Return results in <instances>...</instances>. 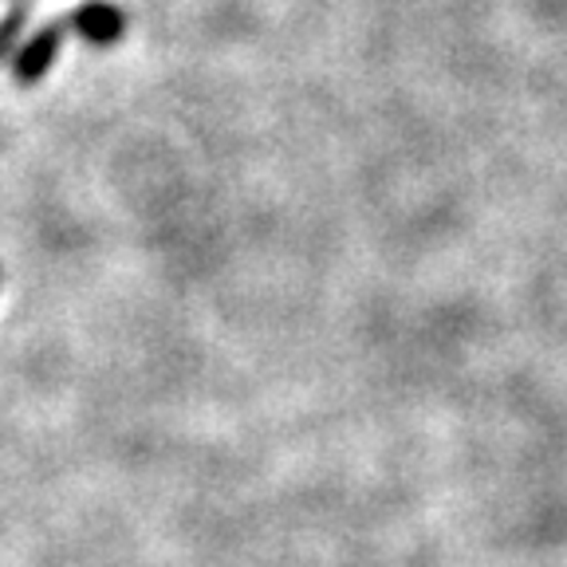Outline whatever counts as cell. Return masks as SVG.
Masks as SVG:
<instances>
[{
    "label": "cell",
    "instance_id": "cell-1",
    "mask_svg": "<svg viewBox=\"0 0 567 567\" xmlns=\"http://www.w3.org/2000/svg\"><path fill=\"white\" fill-rule=\"evenodd\" d=\"M63 32H68V24H63V20H55V24H44L40 32H32V40L20 48L17 63H12V75H17V83L44 80L48 68L55 63V52H60V44H63Z\"/></svg>",
    "mask_w": 567,
    "mask_h": 567
},
{
    "label": "cell",
    "instance_id": "cell-2",
    "mask_svg": "<svg viewBox=\"0 0 567 567\" xmlns=\"http://www.w3.org/2000/svg\"><path fill=\"white\" fill-rule=\"evenodd\" d=\"M63 24L71 28V32H80L87 44H99V48H106V44H115L118 35H123V28H126V17L115 9V4H106V0H87L83 9H75L71 12Z\"/></svg>",
    "mask_w": 567,
    "mask_h": 567
},
{
    "label": "cell",
    "instance_id": "cell-3",
    "mask_svg": "<svg viewBox=\"0 0 567 567\" xmlns=\"http://www.w3.org/2000/svg\"><path fill=\"white\" fill-rule=\"evenodd\" d=\"M20 24H24V9H17L9 20H4V24H0V55H9V52H12V44H17Z\"/></svg>",
    "mask_w": 567,
    "mask_h": 567
}]
</instances>
